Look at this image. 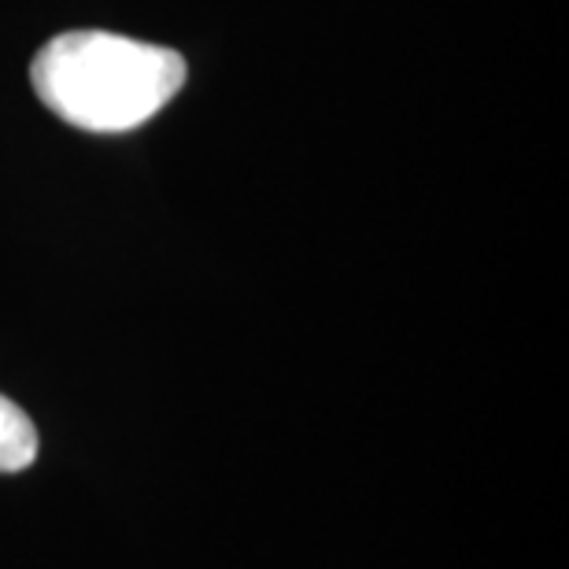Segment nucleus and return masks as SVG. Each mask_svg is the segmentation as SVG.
I'll list each match as a JSON object with an SVG mask.
<instances>
[{
    "instance_id": "nucleus-1",
    "label": "nucleus",
    "mask_w": 569,
    "mask_h": 569,
    "mask_svg": "<svg viewBox=\"0 0 569 569\" xmlns=\"http://www.w3.org/2000/svg\"><path fill=\"white\" fill-rule=\"evenodd\" d=\"M30 82L41 104L89 133L144 127L186 86V60L174 49L104 30L52 38L33 56Z\"/></svg>"
},
{
    "instance_id": "nucleus-2",
    "label": "nucleus",
    "mask_w": 569,
    "mask_h": 569,
    "mask_svg": "<svg viewBox=\"0 0 569 569\" xmlns=\"http://www.w3.org/2000/svg\"><path fill=\"white\" fill-rule=\"evenodd\" d=\"M38 459V429L19 403L0 396V473H19Z\"/></svg>"
}]
</instances>
